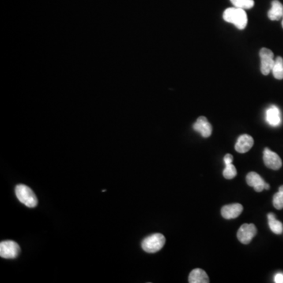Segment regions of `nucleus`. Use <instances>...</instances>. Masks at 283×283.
<instances>
[{
    "mask_svg": "<svg viewBox=\"0 0 283 283\" xmlns=\"http://www.w3.org/2000/svg\"><path fill=\"white\" fill-rule=\"evenodd\" d=\"M224 19L227 22L235 24L237 28L244 29L247 25V15L244 9L238 7L227 8L224 13Z\"/></svg>",
    "mask_w": 283,
    "mask_h": 283,
    "instance_id": "nucleus-1",
    "label": "nucleus"
},
{
    "mask_svg": "<svg viewBox=\"0 0 283 283\" xmlns=\"http://www.w3.org/2000/svg\"><path fill=\"white\" fill-rule=\"evenodd\" d=\"M15 194L21 203L29 208H34L38 204V199L32 189L24 184H18L15 187Z\"/></svg>",
    "mask_w": 283,
    "mask_h": 283,
    "instance_id": "nucleus-2",
    "label": "nucleus"
},
{
    "mask_svg": "<svg viewBox=\"0 0 283 283\" xmlns=\"http://www.w3.org/2000/svg\"><path fill=\"white\" fill-rule=\"evenodd\" d=\"M165 244V238L161 234L149 235L142 242V248L148 254H154L160 251Z\"/></svg>",
    "mask_w": 283,
    "mask_h": 283,
    "instance_id": "nucleus-3",
    "label": "nucleus"
},
{
    "mask_svg": "<svg viewBox=\"0 0 283 283\" xmlns=\"http://www.w3.org/2000/svg\"><path fill=\"white\" fill-rule=\"evenodd\" d=\"M21 248L13 241H3L0 243V256L4 259H15L18 257Z\"/></svg>",
    "mask_w": 283,
    "mask_h": 283,
    "instance_id": "nucleus-4",
    "label": "nucleus"
},
{
    "mask_svg": "<svg viewBox=\"0 0 283 283\" xmlns=\"http://www.w3.org/2000/svg\"><path fill=\"white\" fill-rule=\"evenodd\" d=\"M260 58H261V70L262 74L267 76L272 72V68L274 66V54L272 50L268 48H262L260 51Z\"/></svg>",
    "mask_w": 283,
    "mask_h": 283,
    "instance_id": "nucleus-5",
    "label": "nucleus"
},
{
    "mask_svg": "<svg viewBox=\"0 0 283 283\" xmlns=\"http://www.w3.org/2000/svg\"><path fill=\"white\" fill-rule=\"evenodd\" d=\"M257 235V228L253 224H244L239 228L237 237L242 244L247 245L251 242L252 239Z\"/></svg>",
    "mask_w": 283,
    "mask_h": 283,
    "instance_id": "nucleus-6",
    "label": "nucleus"
},
{
    "mask_svg": "<svg viewBox=\"0 0 283 283\" xmlns=\"http://www.w3.org/2000/svg\"><path fill=\"white\" fill-rule=\"evenodd\" d=\"M264 162L268 168L273 170H279L283 165L280 156L269 148L264 150Z\"/></svg>",
    "mask_w": 283,
    "mask_h": 283,
    "instance_id": "nucleus-7",
    "label": "nucleus"
},
{
    "mask_svg": "<svg viewBox=\"0 0 283 283\" xmlns=\"http://www.w3.org/2000/svg\"><path fill=\"white\" fill-rule=\"evenodd\" d=\"M194 130L198 132L204 138H208L212 135V127L205 117H199L194 123Z\"/></svg>",
    "mask_w": 283,
    "mask_h": 283,
    "instance_id": "nucleus-8",
    "label": "nucleus"
},
{
    "mask_svg": "<svg viewBox=\"0 0 283 283\" xmlns=\"http://www.w3.org/2000/svg\"><path fill=\"white\" fill-rule=\"evenodd\" d=\"M254 144V140L249 135H242L239 136L235 144V150L240 153H247Z\"/></svg>",
    "mask_w": 283,
    "mask_h": 283,
    "instance_id": "nucleus-9",
    "label": "nucleus"
},
{
    "mask_svg": "<svg viewBox=\"0 0 283 283\" xmlns=\"http://www.w3.org/2000/svg\"><path fill=\"white\" fill-rule=\"evenodd\" d=\"M243 211V206L241 204L235 203L225 205L221 209V215L224 219L231 220L240 216Z\"/></svg>",
    "mask_w": 283,
    "mask_h": 283,
    "instance_id": "nucleus-10",
    "label": "nucleus"
},
{
    "mask_svg": "<svg viewBox=\"0 0 283 283\" xmlns=\"http://www.w3.org/2000/svg\"><path fill=\"white\" fill-rule=\"evenodd\" d=\"M246 183L249 186L254 187V190L257 192H261L265 190L266 183L259 174L254 171H252L246 175Z\"/></svg>",
    "mask_w": 283,
    "mask_h": 283,
    "instance_id": "nucleus-11",
    "label": "nucleus"
},
{
    "mask_svg": "<svg viewBox=\"0 0 283 283\" xmlns=\"http://www.w3.org/2000/svg\"><path fill=\"white\" fill-rule=\"evenodd\" d=\"M266 121L272 127H278L282 123V116L280 109L276 106H271L266 111Z\"/></svg>",
    "mask_w": 283,
    "mask_h": 283,
    "instance_id": "nucleus-12",
    "label": "nucleus"
},
{
    "mask_svg": "<svg viewBox=\"0 0 283 283\" xmlns=\"http://www.w3.org/2000/svg\"><path fill=\"white\" fill-rule=\"evenodd\" d=\"M190 283H208L209 279L206 272L202 269H196L190 272L188 279Z\"/></svg>",
    "mask_w": 283,
    "mask_h": 283,
    "instance_id": "nucleus-13",
    "label": "nucleus"
},
{
    "mask_svg": "<svg viewBox=\"0 0 283 283\" xmlns=\"http://www.w3.org/2000/svg\"><path fill=\"white\" fill-rule=\"evenodd\" d=\"M269 18L272 21H279L283 16V5L279 0H274L272 2V8L269 11Z\"/></svg>",
    "mask_w": 283,
    "mask_h": 283,
    "instance_id": "nucleus-14",
    "label": "nucleus"
},
{
    "mask_svg": "<svg viewBox=\"0 0 283 283\" xmlns=\"http://www.w3.org/2000/svg\"><path fill=\"white\" fill-rule=\"evenodd\" d=\"M269 219V225L270 229L273 233L276 235H281L283 232V225L282 222L279 221L276 219V215L274 213H269L268 215Z\"/></svg>",
    "mask_w": 283,
    "mask_h": 283,
    "instance_id": "nucleus-15",
    "label": "nucleus"
},
{
    "mask_svg": "<svg viewBox=\"0 0 283 283\" xmlns=\"http://www.w3.org/2000/svg\"><path fill=\"white\" fill-rule=\"evenodd\" d=\"M272 72L273 75H274L275 78L277 79V80H283V58L282 57H277L276 58Z\"/></svg>",
    "mask_w": 283,
    "mask_h": 283,
    "instance_id": "nucleus-16",
    "label": "nucleus"
},
{
    "mask_svg": "<svg viewBox=\"0 0 283 283\" xmlns=\"http://www.w3.org/2000/svg\"><path fill=\"white\" fill-rule=\"evenodd\" d=\"M273 205L278 210L283 209V185L280 186L279 191L273 197Z\"/></svg>",
    "mask_w": 283,
    "mask_h": 283,
    "instance_id": "nucleus-17",
    "label": "nucleus"
},
{
    "mask_svg": "<svg viewBox=\"0 0 283 283\" xmlns=\"http://www.w3.org/2000/svg\"><path fill=\"white\" fill-rule=\"evenodd\" d=\"M235 7L250 9L254 6V0H231Z\"/></svg>",
    "mask_w": 283,
    "mask_h": 283,
    "instance_id": "nucleus-18",
    "label": "nucleus"
},
{
    "mask_svg": "<svg viewBox=\"0 0 283 283\" xmlns=\"http://www.w3.org/2000/svg\"><path fill=\"white\" fill-rule=\"evenodd\" d=\"M224 178L227 179H232L237 175V170L232 163L225 164V168L223 171Z\"/></svg>",
    "mask_w": 283,
    "mask_h": 283,
    "instance_id": "nucleus-19",
    "label": "nucleus"
},
{
    "mask_svg": "<svg viewBox=\"0 0 283 283\" xmlns=\"http://www.w3.org/2000/svg\"><path fill=\"white\" fill-rule=\"evenodd\" d=\"M224 164H231L232 161H233V156L232 155L230 154V153H227V154L225 155L224 158Z\"/></svg>",
    "mask_w": 283,
    "mask_h": 283,
    "instance_id": "nucleus-20",
    "label": "nucleus"
},
{
    "mask_svg": "<svg viewBox=\"0 0 283 283\" xmlns=\"http://www.w3.org/2000/svg\"><path fill=\"white\" fill-rule=\"evenodd\" d=\"M275 283H283V273H277L274 278Z\"/></svg>",
    "mask_w": 283,
    "mask_h": 283,
    "instance_id": "nucleus-21",
    "label": "nucleus"
},
{
    "mask_svg": "<svg viewBox=\"0 0 283 283\" xmlns=\"http://www.w3.org/2000/svg\"><path fill=\"white\" fill-rule=\"evenodd\" d=\"M269 189H270V185L266 183V184H265V190H269Z\"/></svg>",
    "mask_w": 283,
    "mask_h": 283,
    "instance_id": "nucleus-22",
    "label": "nucleus"
},
{
    "mask_svg": "<svg viewBox=\"0 0 283 283\" xmlns=\"http://www.w3.org/2000/svg\"><path fill=\"white\" fill-rule=\"evenodd\" d=\"M282 25H283V21H282Z\"/></svg>",
    "mask_w": 283,
    "mask_h": 283,
    "instance_id": "nucleus-23",
    "label": "nucleus"
}]
</instances>
